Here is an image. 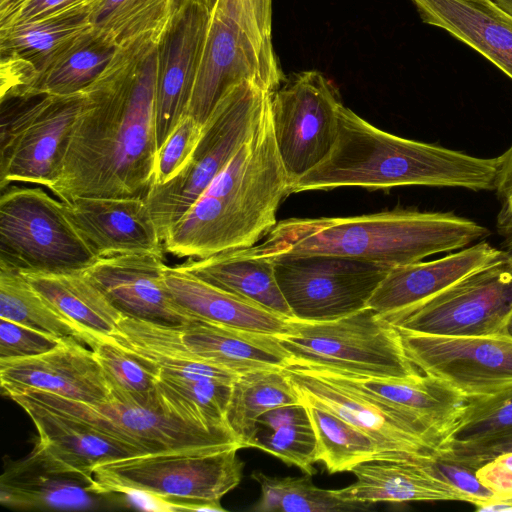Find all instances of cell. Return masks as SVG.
Returning a JSON list of instances; mask_svg holds the SVG:
<instances>
[{
    "label": "cell",
    "mask_w": 512,
    "mask_h": 512,
    "mask_svg": "<svg viewBox=\"0 0 512 512\" xmlns=\"http://www.w3.org/2000/svg\"><path fill=\"white\" fill-rule=\"evenodd\" d=\"M399 331L409 359L423 374L466 397L512 386V337L506 334L442 336Z\"/></svg>",
    "instance_id": "2e32d148"
},
{
    "label": "cell",
    "mask_w": 512,
    "mask_h": 512,
    "mask_svg": "<svg viewBox=\"0 0 512 512\" xmlns=\"http://www.w3.org/2000/svg\"><path fill=\"white\" fill-rule=\"evenodd\" d=\"M498 158H480L383 131L342 105L328 156L289 185L288 194L339 187L424 185L494 188Z\"/></svg>",
    "instance_id": "3957f363"
},
{
    "label": "cell",
    "mask_w": 512,
    "mask_h": 512,
    "mask_svg": "<svg viewBox=\"0 0 512 512\" xmlns=\"http://www.w3.org/2000/svg\"><path fill=\"white\" fill-rule=\"evenodd\" d=\"M157 43L140 40L119 48L85 89L47 188L61 201L79 197L146 199L154 185Z\"/></svg>",
    "instance_id": "6da1fadb"
},
{
    "label": "cell",
    "mask_w": 512,
    "mask_h": 512,
    "mask_svg": "<svg viewBox=\"0 0 512 512\" xmlns=\"http://www.w3.org/2000/svg\"><path fill=\"white\" fill-rule=\"evenodd\" d=\"M238 448L205 454L131 456L97 466L94 492L149 493L174 511H225L221 498L241 481Z\"/></svg>",
    "instance_id": "ba28073f"
},
{
    "label": "cell",
    "mask_w": 512,
    "mask_h": 512,
    "mask_svg": "<svg viewBox=\"0 0 512 512\" xmlns=\"http://www.w3.org/2000/svg\"><path fill=\"white\" fill-rule=\"evenodd\" d=\"M507 452H512V430L477 442L446 446L437 455L476 469Z\"/></svg>",
    "instance_id": "7dc6e473"
},
{
    "label": "cell",
    "mask_w": 512,
    "mask_h": 512,
    "mask_svg": "<svg viewBox=\"0 0 512 512\" xmlns=\"http://www.w3.org/2000/svg\"><path fill=\"white\" fill-rule=\"evenodd\" d=\"M426 458L430 457L413 460L381 458L362 462L350 471L356 476V482L337 489L338 493L346 500L373 504L409 501L467 502L462 492L428 469L424 463Z\"/></svg>",
    "instance_id": "484cf974"
},
{
    "label": "cell",
    "mask_w": 512,
    "mask_h": 512,
    "mask_svg": "<svg viewBox=\"0 0 512 512\" xmlns=\"http://www.w3.org/2000/svg\"><path fill=\"white\" fill-rule=\"evenodd\" d=\"M512 430V386L496 393L467 397L461 417L445 445L488 439Z\"/></svg>",
    "instance_id": "60d3db41"
},
{
    "label": "cell",
    "mask_w": 512,
    "mask_h": 512,
    "mask_svg": "<svg viewBox=\"0 0 512 512\" xmlns=\"http://www.w3.org/2000/svg\"><path fill=\"white\" fill-rule=\"evenodd\" d=\"M91 29L88 13L0 28L1 101L23 97L39 76Z\"/></svg>",
    "instance_id": "44dd1931"
},
{
    "label": "cell",
    "mask_w": 512,
    "mask_h": 512,
    "mask_svg": "<svg viewBox=\"0 0 512 512\" xmlns=\"http://www.w3.org/2000/svg\"><path fill=\"white\" fill-rule=\"evenodd\" d=\"M202 132L194 118L185 115L157 150L154 185L174 178L190 160Z\"/></svg>",
    "instance_id": "7bdbcfd3"
},
{
    "label": "cell",
    "mask_w": 512,
    "mask_h": 512,
    "mask_svg": "<svg viewBox=\"0 0 512 512\" xmlns=\"http://www.w3.org/2000/svg\"><path fill=\"white\" fill-rule=\"evenodd\" d=\"M270 259L293 318L307 321L334 320L366 308L393 267L334 255Z\"/></svg>",
    "instance_id": "4fadbf2b"
},
{
    "label": "cell",
    "mask_w": 512,
    "mask_h": 512,
    "mask_svg": "<svg viewBox=\"0 0 512 512\" xmlns=\"http://www.w3.org/2000/svg\"><path fill=\"white\" fill-rule=\"evenodd\" d=\"M301 403L283 369H259L240 374L232 384L226 423L242 448H248L257 420L267 411Z\"/></svg>",
    "instance_id": "d6a6232c"
},
{
    "label": "cell",
    "mask_w": 512,
    "mask_h": 512,
    "mask_svg": "<svg viewBox=\"0 0 512 512\" xmlns=\"http://www.w3.org/2000/svg\"><path fill=\"white\" fill-rule=\"evenodd\" d=\"M288 188L269 99L249 139L170 228L165 251L199 259L255 246L277 224V209Z\"/></svg>",
    "instance_id": "7a4b0ae2"
},
{
    "label": "cell",
    "mask_w": 512,
    "mask_h": 512,
    "mask_svg": "<svg viewBox=\"0 0 512 512\" xmlns=\"http://www.w3.org/2000/svg\"><path fill=\"white\" fill-rule=\"evenodd\" d=\"M7 397L80 421L139 455L205 454L242 448L230 428L207 429L186 421L170 412L159 397L158 404L151 407L111 398L87 403L37 389L15 391Z\"/></svg>",
    "instance_id": "52a82bcc"
},
{
    "label": "cell",
    "mask_w": 512,
    "mask_h": 512,
    "mask_svg": "<svg viewBox=\"0 0 512 512\" xmlns=\"http://www.w3.org/2000/svg\"><path fill=\"white\" fill-rule=\"evenodd\" d=\"M164 279L174 301L196 319L277 337L289 330V318L212 285L179 265L166 266Z\"/></svg>",
    "instance_id": "d4e9b609"
},
{
    "label": "cell",
    "mask_w": 512,
    "mask_h": 512,
    "mask_svg": "<svg viewBox=\"0 0 512 512\" xmlns=\"http://www.w3.org/2000/svg\"><path fill=\"white\" fill-rule=\"evenodd\" d=\"M425 465L435 475L444 478L462 492L467 503L478 508L497 500L495 494L484 486L476 475V469L443 459L437 453L424 460Z\"/></svg>",
    "instance_id": "bcb514c9"
},
{
    "label": "cell",
    "mask_w": 512,
    "mask_h": 512,
    "mask_svg": "<svg viewBox=\"0 0 512 512\" xmlns=\"http://www.w3.org/2000/svg\"><path fill=\"white\" fill-rule=\"evenodd\" d=\"M498 158L494 188L501 203L499 230L512 237V145Z\"/></svg>",
    "instance_id": "681fc988"
},
{
    "label": "cell",
    "mask_w": 512,
    "mask_h": 512,
    "mask_svg": "<svg viewBox=\"0 0 512 512\" xmlns=\"http://www.w3.org/2000/svg\"><path fill=\"white\" fill-rule=\"evenodd\" d=\"M342 375L417 418L443 439V446L458 423L467 401L466 396L442 380L426 374L414 380Z\"/></svg>",
    "instance_id": "f546056e"
},
{
    "label": "cell",
    "mask_w": 512,
    "mask_h": 512,
    "mask_svg": "<svg viewBox=\"0 0 512 512\" xmlns=\"http://www.w3.org/2000/svg\"><path fill=\"white\" fill-rule=\"evenodd\" d=\"M209 16L208 10L195 3L187 2L178 6L168 29L157 45L158 148L187 114Z\"/></svg>",
    "instance_id": "e0dca14e"
},
{
    "label": "cell",
    "mask_w": 512,
    "mask_h": 512,
    "mask_svg": "<svg viewBox=\"0 0 512 512\" xmlns=\"http://www.w3.org/2000/svg\"><path fill=\"white\" fill-rule=\"evenodd\" d=\"M21 274L62 315L87 335L112 336L124 316L84 271Z\"/></svg>",
    "instance_id": "1f68e13d"
},
{
    "label": "cell",
    "mask_w": 512,
    "mask_h": 512,
    "mask_svg": "<svg viewBox=\"0 0 512 512\" xmlns=\"http://www.w3.org/2000/svg\"><path fill=\"white\" fill-rule=\"evenodd\" d=\"M120 495H123L130 504L143 510L174 511L171 506L146 492L130 491Z\"/></svg>",
    "instance_id": "816d5d0a"
},
{
    "label": "cell",
    "mask_w": 512,
    "mask_h": 512,
    "mask_svg": "<svg viewBox=\"0 0 512 512\" xmlns=\"http://www.w3.org/2000/svg\"><path fill=\"white\" fill-rule=\"evenodd\" d=\"M0 318L58 339L85 344L87 334L62 315L18 271L0 265Z\"/></svg>",
    "instance_id": "f35d334b"
},
{
    "label": "cell",
    "mask_w": 512,
    "mask_h": 512,
    "mask_svg": "<svg viewBox=\"0 0 512 512\" xmlns=\"http://www.w3.org/2000/svg\"><path fill=\"white\" fill-rule=\"evenodd\" d=\"M342 105L336 87L316 70L285 78L271 93L273 132L289 185L330 153Z\"/></svg>",
    "instance_id": "9a60e30c"
},
{
    "label": "cell",
    "mask_w": 512,
    "mask_h": 512,
    "mask_svg": "<svg viewBox=\"0 0 512 512\" xmlns=\"http://www.w3.org/2000/svg\"><path fill=\"white\" fill-rule=\"evenodd\" d=\"M84 101L85 89L1 101L0 189L15 183L50 186Z\"/></svg>",
    "instance_id": "7c38bea8"
},
{
    "label": "cell",
    "mask_w": 512,
    "mask_h": 512,
    "mask_svg": "<svg viewBox=\"0 0 512 512\" xmlns=\"http://www.w3.org/2000/svg\"><path fill=\"white\" fill-rule=\"evenodd\" d=\"M33 421L37 438L33 452L52 467L93 479L104 463L140 456L133 448L75 419L24 400H15Z\"/></svg>",
    "instance_id": "603a6c76"
},
{
    "label": "cell",
    "mask_w": 512,
    "mask_h": 512,
    "mask_svg": "<svg viewBox=\"0 0 512 512\" xmlns=\"http://www.w3.org/2000/svg\"><path fill=\"white\" fill-rule=\"evenodd\" d=\"M271 92L248 80L231 85L202 125L198 144L184 168L155 184L146 202L163 239L255 130Z\"/></svg>",
    "instance_id": "9c48e42d"
},
{
    "label": "cell",
    "mask_w": 512,
    "mask_h": 512,
    "mask_svg": "<svg viewBox=\"0 0 512 512\" xmlns=\"http://www.w3.org/2000/svg\"><path fill=\"white\" fill-rule=\"evenodd\" d=\"M501 10L512 16V0H491Z\"/></svg>",
    "instance_id": "11a10c76"
},
{
    "label": "cell",
    "mask_w": 512,
    "mask_h": 512,
    "mask_svg": "<svg viewBox=\"0 0 512 512\" xmlns=\"http://www.w3.org/2000/svg\"><path fill=\"white\" fill-rule=\"evenodd\" d=\"M96 260L60 199L40 186L1 189L0 265L21 273H68L84 271Z\"/></svg>",
    "instance_id": "30bf717a"
},
{
    "label": "cell",
    "mask_w": 512,
    "mask_h": 512,
    "mask_svg": "<svg viewBox=\"0 0 512 512\" xmlns=\"http://www.w3.org/2000/svg\"><path fill=\"white\" fill-rule=\"evenodd\" d=\"M421 19L476 50L512 79V16L491 0H411Z\"/></svg>",
    "instance_id": "cb8c5ba5"
},
{
    "label": "cell",
    "mask_w": 512,
    "mask_h": 512,
    "mask_svg": "<svg viewBox=\"0 0 512 512\" xmlns=\"http://www.w3.org/2000/svg\"><path fill=\"white\" fill-rule=\"evenodd\" d=\"M232 384L210 378L159 373V399L178 417L207 429L229 428L226 411Z\"/></svg>",
    "instance_id": "8d00e7d4"
},
{
    "label": "cell",
    "mask_w": 512,
    "mask_h": 512,
    "mask_svg": "<svg viewBox=\"0 0 512 512\" xmlns=\"http://www.w3.org/2000/svg\"><path fill=\"white\" fill-rule=\"evenodd\" d=\"M305 364L364 378L414 380L423 373L409 359L400 331L366 307L327 321L289 319V330L277 337Z\"/></svg>",
    "instance_id": "8992f818"
},
{
    "label": "cell",
    "mask_w": 512,
    "mask_h": 512,
    "mask_svg": "<svg viewBox=\"0 0 512 512\" xmlns=\"http://www.w3.org/2000/svg\"><path fill=\"white\" fill-rule=\"evenodd\" d=\"M0 502L16 509H84L93 505L94 478L52 467L33 451L4 471Z\"/></svg>",
    "instance_id": "83f0119b"
},
{
    "label": "cell",
    "mask_w": 512,
    "mask_h": 512,
    "mask_svg": "<svg viewBox=\"0 0 512 512\" xmlns=\"http://www.w3.org/2000/svg\"><path fill=\"white\" fill-rule=\"evenodd\" d=\"M489 234L486 227L453 213L393 210L282 220L261 244L244 249L267 258L334 255L397 266L458 250Z\"/></svg>",
    "instance_id": "277c9868"
},
{
    "label": "cell",
    "mask_w": 512,
    "mask_h": 512,
    "mask_svg": "<svg viewBox=\"0 0 512 512\" xmlns=\"http://www.w3.org/2000/svg\"><path fill=\"white\" fill-rule=\"evenodd\" d=\"M251 477L261 487V498L252 508L256 512H351L369 510L373 503L350 501L338 490L315 486L310 475L272 477L256 471Z\"/></svg>",
    "instance_id": "ab89813d"
},
{
    "label": "cell",
    "mask_w": 512,
    "mask_h": 512,
    "mask_svg": "<svg viewBox=\"0 0 512 512\" xmlns=\"http://www.w3.org/2000/svg\"><path fill=\"white\" fill-rule=\"evenodd\" d=\"M179 266L212 285L293 318L270 258L237 249L205 258H188Z\"/></svg>",
    "instance_id": "f1b7e54d"
},
{
    "label": "cell",
    "mask_w": 512,
    "mask_h": 512,
    "mask_svg": "<svg viewBox=\"0 0 512 512\" xmlns=\"http://www.w3.org/2000/svg\"><path fill=\"white\" fill-rule=\"evenodd\" d=\"M506 255L505 251L482 241L436 260L393 266L369 299L367 307L383 317L404 311Z\"/></svg>",
    "instance_id": "7402d4cb"
},
{
    "label": "cell",
    "mask_w": 512,
    "mask_h": 512,
    "mask_svg": "<svg viewBox=\"0 0 512 512\" xmlns=\"http://www.w3.org/2000/svg\"><path fill=\"white\" fill-rule=\"evenodd\" d=\"M303 403L316 435L315 461L323 463L329 473L351 471L356 465L369 460L396 459L383 452L370 435L333 412Z\"/></svg>",
    "instance_id": "74e56055"
},
{
    "label": "cell",
    "mask_w": 512,
    "mask_h": 512,
    "mask_svg": "<svg viewBox=\"0 0 512 512\" xmlns=\"http://www.w3.org/2000/svg\"><path fill=\"white\" fill-rule=\"evenodd\" d=\"M163 254L138 253L98 258L84 273L124 315L164 325L196 320L170 295Z\"/></svg>",
    "instance_id": "ac0fdd59"
},
{
    "label": "cell",
    "mask_w": 512,
    "mask_h": 512,
    "mask_svg": "<svg viewBox=\"0 0 512 512\" xmlns=\"http://www.w3.org/2000/svg\"><path fill=\"white\" fill-rule=\"evenodd\" d=\"M478 511H512V498L497 500L477 509Z\"/></svg>",
    "instance_id": "f5cc1de1"
},
{
    "label": "cell",
    "mask_w": 512,
    "mask_h": 512,
    "mask_svg": "<svg viewBox=\"0 0 512 512\" xmlns=\"http://www.w3.org/2000/svg\"><path fill=\"white\" fill-rule=\"evenodd\" d=\"M85 345L65 338L46 353L0 360L3 395L37 389L87 403L109 400L110 388L102 368Z\"/></svg>",
    "instance_id": "ffe728a7"
},
{
    "label": "cell",
    "mask_w": 512,
    "mask_h": 512,
    "mask_svg": "<svg viewBox=\"0 0 512 512\" xmlns=\"http://www.w3.org/2000/svg\"><path fill=\"white\" fill-rule=\"evenodd\" d=\"M283 371L302 402L333 412L364 431L393 458L431 457L443 447V439L417 418L342 374L305 364H290Z\"/></svg>",
    "instance_id": "8fae6325"
},
{
    "label": "cell",
    "mask_w": 512,
    "mask_h": 512,
    "mask_svg": "<svg viewBox=\"0 0 512 512\" xmlns=\"http://www.w3.org/2000/svg\"><path fill=\"white\" fill-rule=\"evenodd\" d=\"M187 2L198 4L211 12L217 0H177V7Z\"/></svg>",
    "instance_id": "db71d44e"
},
{
    "label": "cell",
    "mask_w": 512,
    "mask_h": 512,
    "mask_svg": "<svg viewBox=\"0 0 512 512\" xmlns=\"http://www.w3.org/2000/svg\"><path fill=\"white\" fill-rule=\"evenodd\" d=\"M504 334L512 337V315L510 316L509 321L506 325Z\"/></svg>",
    "instance_id": "9f6ffc18"
},
{
    "label": "cell",
    "mask_w": 512,
    "mask_h": 512,
    "mask_svg": "<svg viewBox=\"0 0 512 512\" xmlns=\"http://www.w3.org/2000/svg\"><path fill=\"white\" fill-rule=\"evenodd\" d=\"M242 80L271 93L285 80L272 44V0H217L186 115L203 125L223 93Z\"/></svg>",
    "instance_id": "5b68a950"
},
{
    "label": "cell",
    "mask_w": 512,
    "mask_h": 512,
    "mask_svg": "<svg viewBox=\"0 0 512 512\" xmlns=\"http://www.w3.org/2000/svg\"><path fill=\"white\" fill-rule=\"evenodd\" d=\"M99 0H0V28L74 13H88Z\"/></svg>",
    "instance_id": "ee69618b"
},
{
    "label": "cell",
    "mask_w": 512,
    "mask_h": 512,
    "mask_svg": "<svg viewBox=\"0 0 512 512\" xmlns=\"http://www.w3.org/2000/svg\"><path fill=\"white\" fill-rule=\"evenodd\" d=\"M85 344L102 368L111 399L143 407L158 404L157 366L117 344L111 336L87 335Z\"/></svg>",
    "instance_id": "d590c367"
},
{
    "label": "cell",
    "mask_w": 512,
    "mask_h": 512,
    "mask_svg": "<svg viewBox=\"0 0 512 512\" xmlns=\"http://www.w3.org/2000/svg\"><path fill=\"white\" fill-rule=\"evenodd\" d=\"M316 444L315 431L309 422L284 425L273 431H257L249 447L261 449L313 476L317 473L313 466Z\"/></svg>",
    "instance_id": "b9f144b4"
},
{
    "label": "cell",
    "mask_w": 512,
    "mask_h": 512,
    "mask_svg": "<svg viewBox=\"0 0 512 512\" xmlns=\"http://www.w3.org/2000/svg\"><path fill=\"white\" fill-rule=\"evenodd\" d=\"M118 50L115 43L93 28L45 70L21 98L80 92L102 74Z\"/></svg>",
    "instance_id": "e575fe53"
},
{
    "label": "cell",
    "mask_w": 512,
    "mask_h": 512,
    "mask_svg": "<svg viewBox=\"0 0 512 512\" xmlns=\"http://www.w3.org/2000/svg\"><path fill=\"white\" fill-rule=\"evenodd\" d=\"M62 204L65 215L97 259L163 254L165 250L144 198L79 197Z\"/></svg>",
    "instance_id": "d6986e66"
},
{
    "label": "cell",
    "mask_w": 512,
    "mask_h": 512,
    "mask_svg": "<svg viewBox=\"0 0 512 512\" xmlns=\"http://www.w3.org/2000/svg\"><path fill=\"white\" fill-rule=\"evenodd\" d=\"M183 341L198 359L243 374L259 369H283L292 356L277 336L192 320L180 326Z\"/></svg>",
    "instance_id": "4316f807"
},
{
    "label": "cell",
    "mask_w": 512,
    "mask_h": 512,
    "mask_svg": "<svg viewBox=\"0 0 512 512\" xmlns=\"http://www.w3.org/2000/svg\"><path fill=\"white\" fill-rule=\"evenodd\" d=\"M180 326L123 316L111 337L161 372L233 383L240 374L198 359L185 345Z\"/></svg>",
    "instance_id": "4dcf8cb0"
},
{
    "label": "cell",
    "mask_w": 512,
    "mask_h": 512,
    "mask_svg": "<svg viewBox=\"0 0 512 512\" xmlns=\"http://www.w3.org/2000/svg\"><path fill=\"white\" fill-rule=\"evenodd\" d=\"M476 475L497 500L512 498V452L500 454L482 464L476 468Z\"/></svg>",
    "instance_id": "c3c4849f"
},
{
    "label": "cell",
    "mask_w": 512,
    "mask_h": 512,
    "mask_svg": "<svg viewBox=\"0 0 512 512\" xmlns=\"http://www.w3.org/2000/svg\"><path fill=\"white\" fill-rule=\"evenodd\" d=\"M511 315L512 260L506 255L434 297L384 318L399 330L478 336L504 334Z\"/></svg>",
    "instance_id": "5bb4252c"
},
{
    "label": "cell",
    "mask_w": 512,
    "mask_h": 512,
    "mask_svg": "<svg viewBox=\"0 0 512 512\" xmlns=\"http://www.w3.org/2000/svg\"><path fill=\"white\" fill-rule=\"evenodd\" d=\"M311 422L306 405L298 404L280 406L261 415L257 420V431H273L289 424Z\"/></svg>",
    "instance_id": "f907efd6"
},
{
    "label": "cell",
    "mask_w": 512,
    "mask_h": 512,
    "mask_svg": "<svg viewBox=\"0 0 512 512\" xmlns=\"http://www.w3.org/2000/svg\"><path fill=\"white\" fill-rule=\"evenodd\" d=\"M61 340L0 318V360L37 356L54 349Z\"/></svg>",
    "instance_id": "f6af8a7d"
},
{
    "label": "cell",
    "mask_w": 512,
    "mask_h": 512,
    "mask_svg": "<svg viewBox=\"0 0 512 512\" xmlns=\"http://www.w3.org/2000/svg\"><path fill=\"white\" fill-rule=\"evenodd\" d=\"M510 242H509V246H508V251L507 252V255L509 256V258L512 260V237H510Z\"/></svg>",
    "instance_id": "6f0895ef"
},
{
    "label": "cell",
    "mask_w": 512,
    "mask_h": 512,
    "mask_svg": "<svg viewBox=\"0 0 512 512\" xmlns=\"http://www.w3.org/2000/svg\"><path fill=\"white\" fill-rule=\"evenodd\" d=\"M176 9L177 0H99L88 20L119 48L140 40L158 44Z\"/></svg>",
    "instance_id": "836d02e7"
}]
</instances>
